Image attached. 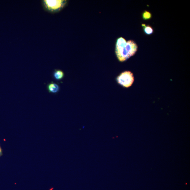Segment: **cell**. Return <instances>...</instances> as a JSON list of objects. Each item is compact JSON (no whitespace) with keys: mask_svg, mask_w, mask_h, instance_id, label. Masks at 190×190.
Masks as SVG:
<instances>
[{"mask_svg":"<svg viewBox=\"0 0 190 190\" xmlns=\"http://www.w3.org/2000/svg\"><path fill=\"white\" fill-rule=\"evenodd\" d=\"M1 153H2L1 149V147H0V156L1 155Z\"/></svg>","mask_w":190,"mask_h":190,"instance_id":"obj_9","label":"cell"},{"mask_svg":"<svg viewBox=\"0 0 190 190\" xmlns=\"http://www.w3.org/2000/svg\"><path fill=\"white\" fill-rule=\"evenodd\" d=\"M47 89L49 92L56 93L59 91L60 87L58 84L52 82V83L48 84Z\"/></svg>","mask_w":190,"mask_h":190,"instance_id":"obj_5","label":"cell"},{"mask_svg":"<svg viewBox=\"0 0 190 190\" xmlns=\"http://www.w3.org/2000/svg\"><path fill=\"white\" fill-rule=\"evenodd\" d=\"M142 27L144 29L145 33L147 35H151L153 33V29L149 25H146L145 24H142Z\"/></svg>","mask_w":190,"mask_h":190,"instance_id":"obj_7","label":"cell"},{"mask_svg":"<svg viewBox=\"0 0 190 190\" xmlns=\"http://www.w3.org/2000/svg\"><path fill=\"white\" fill-rule=\"evenodd\" d=\"M66 3V1L63 0H45L43 1L45 8L51 12H55L60 10L65 6Z\"/></svg>","mask_w":190,"mask_h":190,"instance_id":"obj_3","label":"cell"},{"mask_svg":"<svg viewBox=\"0 0 190 190\" xmlns=\"http://www.w3.org/2000/svg\"><path fill=\"white\" fill-rule=\"evenodd\" d=\"M142 16L144 20H148L152 18V15L149 12L146 10L143 13Z\"/></svg>","mask_w":190,"mask_h":190,"instance_id":"obj_8","label":"cell"},{"mask_svg":"<svg viewBox=\"0 0 190 190\" xmlns=\"http://www.w3.org/2000/svg\"><path fill=\"white\" fill-rule=\"evenodd\" d=\"M118 84L123 87L128 88L132 86L134 81V74L132 72L126 71L122 72L116 78Z\"/></svg>","mask_w":190,"mask_h":190,"instance_id":"obj_2","label":"cell"},{"mask_svg":"<svg viewBox=\"0 0 190 190\" xmlns=\"http://www.w3.org/2000/svg\"><path fill=\"white\" fill-rule=\"evenodd\" d=\"M126 51L131 57L136 54L138 50V46L134 41L129 40L127 42L125 46Z\"/></svg>","mask_w":190,"mask_h":190,"instance_id":"obj_4","label":"cell"},{"mask_svg":"<svg viewBox=\"0 0 190 190\" xmlns=\"http://www.w3.org/2000/svg\"><path fill=\"white\" fill-rule=\"evenodd\" d=\"M127 41L122 37L117 39L115 47V54L119 61H126L130 57L127 52L125 46Z\"/></svg>","mask_w":190,"mask_h":190,"instance_id":"obj_1","label":"cell"},{"mask_svg":"<svg viewBox=\"0 0 190 190\" xmlns=\"http://www.w3.org/2000/svg\"><path fill=\"white\" fill-rule=\"evenodd\" d=\"M64 76V72L60 70H56L54 73V77L56 80H61L63 78Z\"/></svg>","mask_w":190,"mask_h":190,"instance_id":"obj_6","label":"cell"}]
</instances>
